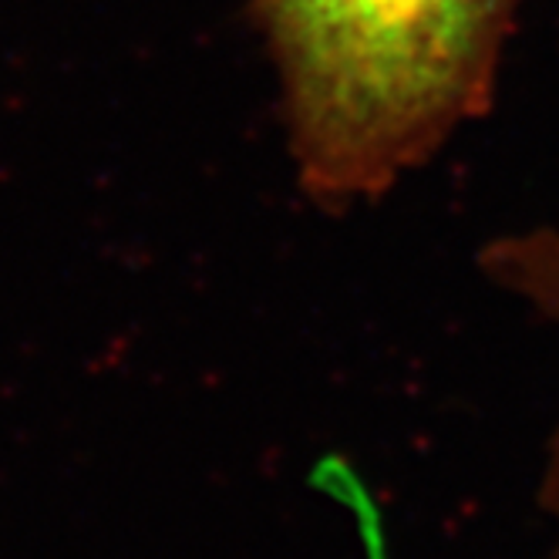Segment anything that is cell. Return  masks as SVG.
Masks as SVG:
<instances>
[{
  "mask_svg": "<svg viewBox=\"0 0 559 559\" xmlns=\"http://www.w3.org/2000/svg\"><path fill=\"white\" fill-rule=\"evenodd\" d=\"M483 266L499 287L530 300L536 310L559 321V233L533 229V233L506 236L483 253ZM543 506L556 523V546H559V438L552 442V455L546 462Z\"/></svg>",
  "mask_w": 559,
  "mask_h": 559,
  "instance_id": "cell-2",
  "label": "cell"
},
{
  "mask_svg": "<svg viewBox=\"0 0 559 559\" xmlns=\"http://www.w3.org/2000/svg\"><path fill=\"white\" fill-rule=\"evenodd\" d=\"M523 0H253L310 203L350 210L421 169L496 92Z\"/></svg>",
  "mask_w": 559,
  "mask_h": 559,
  "instance_id": "cell-1",
  "label": "cell"
}]
</instances>
